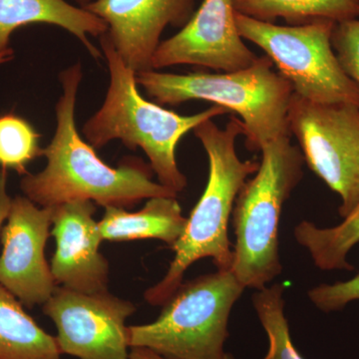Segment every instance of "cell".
<instances>
[{
  "label": "cell",
  "instance_id": "7c38bea8",
  "mask_svg": "<svg viewBox=\"0 0 359 359\" xmlns=\"http://www.w3.org/2000/svg\"><path fill=\"white\" fill-rule=\"evenodd\" d=\"M197 0H92L83 6L107 25L106 36L135 72L152 69V59L168 26L183 28Z\"/></svg>",
  "mask_w": 359,
  "mask_h": 359
},
{
  "label": "cell",
  "instance_id": "4316f807",
  "mask_svg": "<svg viewBox=\"0 0 359 359\" xmlns=\"http://www.w3.org/2000/svg\"><path fill=\"white\" fill-rule=\"evenodd\" d=\"M224 359H237L235 358V356L233 355L231 353H226V358Z\"/></svg>",
  "mask_w": 359,
  "mask_h": 359
},
{
  "label": "cell",
  "instance_id": "6da1fadb",
  "mask_svg": "<svg viewBox=\"0 0 359 359\" xmlns=\"http://www.w3.org/2000/svg\"><path fill=\"white\" fill-rule=\"evenodd\" d=\"M59 80L62 94L55 107V133L41 152L46 166L21 179L25 197L44 208L75 201H91L104 208H128L150 198L177 197L178 194L153 181L151 170L144 163L131 161L111 167L78 133L75 106L82 80L81 63L62 71Z\"/></svg>",
  "mask_w": 359,
  "mask_h": 359
},
{
  "label": "cell",
  "instance_id": "d6986e66",
  "mask_svg": "<svg viewBox=\"0 0 359 359\" xmlns=\"http://www.w3.org/2000/svg\"><path fill=\"white\" fill-rule=\"evenodd\" d=\"M283 292L285 285L275 283L252 295L255 311L269 339L268 353L263 359H304L292 344Z\"/></svg>",
  "mask_w": 359,
  "mask_h": 359
},
{
  "label": "cell",
  "instance_id": "7402d4cb",
  "mask_svg": "<svg viewBox=\"0 0 359 359\" xmlns=\"http://www.w3.org/2000/svg\"><path fill=\"white\" fill-rule=\"evenodd\" d=\"M308 295L323 313L341 311L351 302L359 301V273L346 282L318 285L309 290Z\"/></svg>",
  "mask_w": 359,
  "mask_h": 359
},
{
  "label": "cell",
  "instance_id": "7a4b0ae2",
  "mask_svg": "<svg viewBox=\"0 0 359 359\" xmlns=\"http://www.w3.org/2000/svg\"><path fill=\"white\" fill-rule=\"evenodd\" d=\"M193 132L207 153L209 178L181 237L170 248L175 256L166 275L144 294L152 306H163L183 283L187 269L199 259L210 257L218 271H231L233 254L228 231L233 205L248 177L259 167V161L238 158L236 141L244 135V126L236 116L224 129L210 119Z\"/></svg>",
  "mask_w": 359,
  "mask_h": 359
},
{
  "label": "cell",
  "instance_id": "d4e9b609",
  "mask_svg": "<svg viewBox=\"0 0 359 359\" xmlns=\"http://www.w3.org/2000/svg\"><path fill=\"white\" fill-rule=\"evenodd\" d=\"M13 58V49H9L6 52H2L0 53V65H4V63L8 62L11 59Z\"/></svg>",
  "mask_w": 359,
  "mask_h": 359
},
{
  "label": "cell",
  "instance_id": "2e32d148",
  "mask_svg": "<svg viewBox=\"0 0 359 359\" xmlns=\"http://www.w3.org/2000/svg\"><path fill=\"white\" fill-rule=\"evenodd\" d=\"M55 337L37 325L13 294L0 285V359H61Z\"/></svg>",
  "mask_w": 359,
  "mask_h": 359
},
{
  "label": "cell",
  "instance_id": "484cf974",
  "mask_svg": "<svg viewBox=\"0 0 359 359\" xmlns=\"http://www.w3.org/2000/svg\"><path fill=\"white\" fill-rule=\"evenodd\" d=\"M75 1L78 2L80 6H85L86 4H88L90 1H92V0H75Z\"/></svg>",
  "mask_w": 359,
  "mask_h": 359
},
{
  "label": "cell",
  "instance_id": "30bf717a",
  "mask_svg": "<svg viewBox=\"0 0 359 359\" xmlns=\"http://www.w3.org/2000/svg\"><path fill=\"white\" fill-rule=\"evenodd\" d=\"M53 208H44L18 196L0 231V285L27 308L43 306L56 287L45 259L51 236Z\"/></svg>",
  "mask_w": 359,
  "mask_h": 359
},
{
  "label": "cell",
  "instance_id": "8992f818",
  "mask_svg": "<svg viewBox=\"0 0 359 359\" xmlns=\"http://www.w3.org/2000/svg\"><path fill=\"white\" fill-rule=\"evenodd\" d=\"M231 271L182 283L157 320L130 325V348L146 347L167 359H224L231 309L244 292Z\"/></svg>",
  "mask_w": 359,
  "mask_h": 359
},
{
  "label": "cell",
  "instance_id": "52a82bcc",
  "mask_svg": "<svg viewBox=\"0 0 359 359\" xmlns=\"http://www.w3.org/2000/svg\"><path fill=\"white\" fill-rule=\"evenodd\" d=\"M236 22L243 39L264 51L297 96L313 102L359 106L358 86L342 69L332 48L334 22L278 25L238 13Z\"/></svg>",
  "mask_w": 359,
  "mask_h": 359
},
{
  "label": "cell",
  "instance_id": "8fae6325",
  "mask_svg": "<svg viewBox=\"0 0 359 359\" xmlns=\"http://www.w3.org/2000/svg\"><path fill=\"white\" fill-rule=\"evenodd\" d=\"M236 13L233 0H203L189 22L161 42L152 69L193 65L233 72L250 67L259 56L241 36Z\"/></svg>",
  "mask_w": 359,
  "mask_h": 359
},
{
  "label": "cell",
  "instance_id": "5b68a950",
  "mask_svg": "<svg viewBox=\"0 0 359 359\" xmlns=\"http://www.w3.org/2000/svg\"><path fill=\"white\" fill-rule=\"evenodd\" d=\"M290 136L264 144L259 169L245 181L233 205L236 244L231 271L245 289H264L282 273L280 216L283 204L304 177L306 162Z\"/></svg>",
  "mask_w": 359,
  "mask_h": 359
},
{
  "label": "cell",
  "instance_id": "603a6c76",
  "mask_svg": "<svg viewBox=\"0 0 359 359\" xmlns=\"http://www.w3.org/2000/svg\"><path fill=\"white\" fill-rule=\"evenodd\" d=\"M7 170L1 168L0 169V231H1L4 224L6 223L9 210H11V201L13 198L7 192Z\"/></svg>",
  "mask_w": 359,
  "mask_h": 359
},
{
  "label": "cell",
  "instance_id": "3957f363",
  "mask_svg": "<svg viewBox=\"0 0 359 359\" xmlns=\"http://www.w3.org/2000/svg\"><path fill=\"white\" fill-rule=\"evenodd\" d=\"M99 39L109 70V86L100 109L85 122V140L95 149L114 140L132 150L142 149L161 185L176 194L183 192L188 181L177 163L179 142L201 123L230 112L214 105L184 116L146 100L139 92L136 72L122 60L105 33Z\"/></svg>",
  "mask_w": 359,
  "mask_h": 359
},
{
  "label": "cell",
  "instance_id": "44dd1931",
  "mask_svg": "<svg viewBox=\"0 0 359 359\" xmlns=\"http://www.w3.org/2000/svg\"><path fill=\"white\" fill-rule=\"evenodd\" d=\"M332 44L342 69L359 88V18L335 23Z\"/></svg>",
  "mask_w": 359,
  "mask_h": 359
},
{
  "label": "cell",
  "instance_id": "9c48e42d",
  "mask_svg": "<svg viewBox=\"0 0 359 359\" xmlns=\"http://www.w3.org/2000/svg\"><path fill=\"white\" fill-rule=\"evenodd\" d=\"M131 302L106 292L86 294L56 287L43 313L56 328L61 353L78 359H129L127 318Z\"/></svg>",
  "mask_w": 359,
  "mask_h": 359
},
{
  "label": "cell",
  "instance_id": "9a60e30c",
  "mask_svg": "<svg viewBox=\"0 0 359 359\" xmlns=\"http://www.w3.org/2000/svg\"><path fill=\"white\" fill-rule=\"evenodd\" d=\"M187 218L177 197H154L138 212L125 208L107 207L98 222L103 241L130 242L160 240L171 248L185 229Z\"/></svg>",
  "mask_w": 359,
  "mask_h": 359
},
{
  "label": "cell",
  "instance_id": "277c9868",
  "mask_svg": "<svg viewBox=\"0 0 359 359\" xmlns=\"http://www.w3.org/2000/svg\"><path fill=\"white\" fill-rule=\"evenodd\" d=\"M266 55L233 72L174 74L157 70L136 73L138 86L161 105L204 100L236 113L242 119L245 146L259 152L264 144L290 134L287 112L294 90L273 70Z\"/></svg>",
  "mask_w": 359,
  "mask_h": 359
},
{
  "label": "cell",
  "instance_id": "ffe728a7",
  "mask_svg": "<svg viewBox=\"0 0 359 359\" xmlns=\"http://www.w3.org/2000/svg\"><path fill=\"white\" fill-rule=\"evenodd\" d=\"M40 135L30 123L14 114L0 116V166L25 175L26 166L41 156Z\"/></svg>",
  "mask_w": 359,
  "mask_h": 359
},
{
  "label": "cell",
  "instance_id": "5bb4252c",
  "mask_svg": "<svg viewBox=\"0 0 359 359\" xmlns=\"http://www.w3.org/2000/svg\"><path fill=\"white\" fill-rule=\"evenodd\" d=\"M30 25H50L63 28L75 37L95 59L102 56L90 41L107 32L100 18L66 0H0V53L11 49L9 41L15 30Z\"/></svg>",
  "mask_w": 359,
  "mask_h": 359
},
{
  "label": "cell",
  "instance_id": "cb8c5ba5",
  "mask_svg": "<svg viewBox=\"0 0 359 359\" xmlns=\"http://www.w3.org/2000/svg\"><path fill=\"white\" fill-rule=\"evenodd\" d=\"M129 359H167L146 347L130 348Z\"/></svg>",
  "mask_w": 359,
  "mask_h": 359
},
{
  "label": "cell",
  "instance_id": "ac0fdd59",
  "mask_svg": "<svg viewBox=\"0 0 359 359\" xmlns=\"http://www.w3.org/2000/svg\"><path fill=\"white\" fill-rule=\"evenodd\" d=\"M294 235L297 242L308 250L318 268L353 271L347 256L359 244V204L337 226L318 228L311 222L304 221L295 226Z\"/></svg>",
  "mask_w": 359,
  "mask_h": 359
},
{
  "label": "cell",
  "instance_id": "4fadbf2b",
  "mask_svg": "<svg viewBox=\"0 0 359 359\" xmlns=\"http://www.w3.org/2000/svg\"><path fill=\"white\" fill-rule=\"evenodd\" d=\"M95 212L91 201L53 207L50 233L56 250L50 268L56 285L86 294L108 290L109 263L99 252L103 240Z\"/></svg>",
  "mask_w": 359,
  "mask_h": 359
},
{
  "label": "cell",
  "instance_id": "e0dca14e",
  "mask_svg": "<svg viewBox=\"0 0 359 359\" xmlns=\"http://www.w3.org/2000/svg\"><path fill=\"white\" fill-rule=\"evenodd\" d=\"M238 13L264 22L280 18L287 25L359 18V0H233Z\"/></svg>",
  "mask_w": 359,
  "mask_h": 359
},
{
  "label": "cell",
  "instance_id": "ba28073f",
  "mask_svg": "<svg viewBox=\"0 0 359 359\" xmlns=\"http://www.w3.org/2000/svg\"><path fill=\"white\" fill-rule=\"evenodd\" d=\"M287 122L309 169L339 194V212L346 218L359 204V106L292 93Z\"/></svg>",
  "mask_w": 359,
  "mask_h": 359
}]
</instances>
